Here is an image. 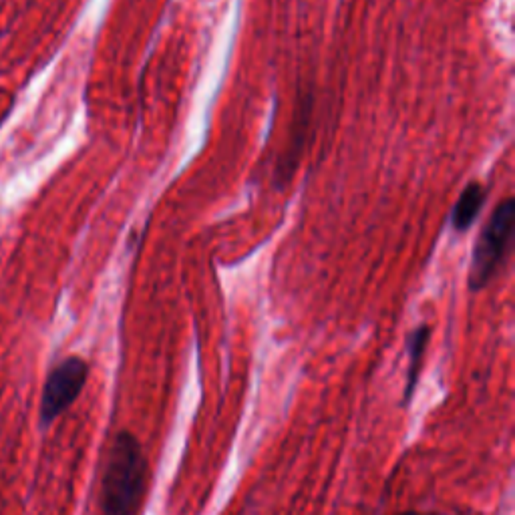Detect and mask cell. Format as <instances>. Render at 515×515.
I'll return each mask as SVG.
<instances>
[{
    "instance_id": "6da1fadb",
    "label": "cell",
    "mask_w": 515,
    "mask_h": 515,
    "mask_svg": "<svg viewBox=\"0 0 515 515\" xmlns=\"http://www.w3.org/2000/svg\"><path fill=\"white\" fill-rule=\"evenodd\" d=\"M147 461L139 441L121 431L107 455L99 507L101 515H133L143 499Z\"/></svg>"
},
{
    "instance_id": "7a4b0ae2",
    "label": "cell",
    "mask_w": 515,
    "mask_h": 515,
    "mask_svg": "<svg viewBox=\"0 0 515 515\" xmlns=\"http://www.w3.org/2000/svg\"><path fill=\"white\" fill-rule=\"evenodd\" d=\"M513 222H515V202L513 198H507L493 210L489 222L483 228V234L475 242L471 270H469L471 290L475 292L483 290L497 274L511 244Z\"/></svg>"
},
{
    "instance_id": "3957f363",
    "label": "cell",
    "mask_w": 515,
    "mask_h": 515,
    "mask_svg": "<svg viewBox=\"0 0 515 515\" xmlns=\"http://www.w3.org/2000/svg\"><path fill=\"white\" fill-rule=\"evenodd\" d=\"M87 375V363L77 357L63 361L51 373L41 403V419L45 425L53 423L63 411H67L75 403L87 383Z\"/></svg>"
},
{
    "instance_id": "277c9868",
    "label": "cell",
    "mask_w": 515,
    "mask_h": 515,
    "mask_svg": "<svg viewBox=\"0 0 515 515\" xmlns=\"http://www.w3.org/2000/svg\"><path fill=\"white\" fill-rule=\"evenodd\" d=\"M485 200H487V190L477 182L469 184L461 192V196L453 208V214H451V224H453L455 232H465L475 224Z\"/></svg>"
},
{
    "instance_id": "5b68a950",
    "label": "cell",
    "mask_w": 515,
    "mask_h": 515,
    "mask_svg": "<svg viewBox=\"0 0 515 515\" xmlns=\"http://www.w3.org/2000/svg\"><path fill=\"white\" fill-rule=\"evenodd\" d=\"M429 334L431 328L427 324L415 328L409 334L407 340V353H409V369H407V379H405V405H409V401L413 399V393L417 389L419 383V375H421V365H423V357H425V349H427V342H429Z\"/></svg>"
},
{
    "instance_id": "8992f818",
    "label": "cell",
    "mask_w": 515,
    "mask_h": 515,
    "mask_svg": "<svg viewBox=\"0 0 515 515\" xmlns=\"http://www.w3.org/2000/svg\"><path fill=\"white\" fill-rule=\"evenodd\" d=\"M401 515H435V513H421V511H405Z\"/></svg>"
}]
</instances>
